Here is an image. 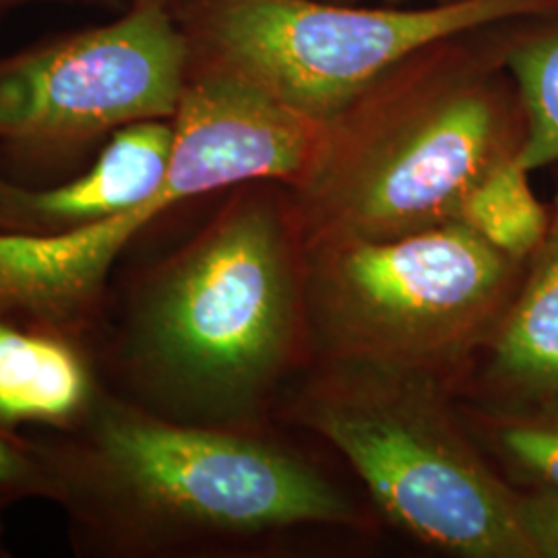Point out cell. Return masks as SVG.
I'll return each mask as SVG.
<instances>
[{
  "instance_id": "d6986e66",
  "label": "cell",
  "mask_w": 558,
  "mask_h": 558,
  "mask_svg": "<svg viewBox=\"0 0 558 558\" xmlns=\"http://www.w3.org/2000/svg\"><path fill=\"white\" fill-rule=\"evenodd\" d=\"M0 2H2V0H0Z\"/></svg>"
},
{
  "instance_id": "e0dca14e",
  "label": "cell",
  "mask_w": 558,
  "mask_h": 558,
  "mask_svg": "<svg viewBox=\"0 0 558 558\" xmlns=\"http://www.w3.org/2000/svg\"><path fill=\"white\" fill-rule=\"evenodd\" d=\"M9 557H11V553H9V546L4 544V534H0V558Z\"/></svg>"
},
{
  "instance_id": "52a82bcc",
  "label": "cell",
  "mask_w": 558,
  "mask_h": 558,
  "mask_svg": "<svg viewBox=\"0 0 558 558\" xmlns=\"http://www.w3.org/2000/svg\"><path fill=\"white\" fill-rule=\"evenodd\" d=\"M191 60L160 0H135L122 20L0 60V156L29 179L126 124L174 119Z\"/></svg>"
},
{
  "instance_id": "7a4b0ae2",
  "label": "cell",
  "mask_w": 558,
  "mask_h": 558,
  "mask_svg": "<svg viewBox=\"0 0 558 558\" xmlns=\"http://www.w3.org/2000/svg\"><path fill=\"white\" fill-rule=\"evenodd\" d=\"M77 558L228 555L354 509L263 433L182 424L104 393L69 430H32Z\"/></svg>"
},
{
  "instance_id": "5b68a950",
  "label": "cell",
  "mask_w": 558,
  "mask_h": 558,
  "mask_svg": "<svg viewBox=\"0 0 558 558\" xmlns=\"http://www.w3.org/2000/svg\"><path fill=\"white\" fill-rule=\"evenodd\" d=\"M519 260L463 221L302 251L304 327L320 356L447 379L495 338Z\"/></svg>"
},
{
  "instance_id": "ac0fdd59",
  "label": "cell",
  "mask_w": 558,
  "mask_h": 558,
  "mask_svg": "<svg viewBox=\"0 0 558 558\" xmlns=\"http://www.w3.org/2000/svg\"><path fill=\"white\" fill-rule=\"evenodd\" d=\"M160 2H166V4H168V0H160Z\"/></svg>"
},
{
  "instance_id": "ba28073f",
  "label": "cell",
  "mask_w": 558,
  "mask_h": 558,
  "mask_svg": "<svg viewBox=\"0 0 558 558\" xmlns=\"http://www.w3.org/2000/svg\"><path fill=\"white\" fill-rule=\"evenodd\" d=\"M172 124L166 179L145 205L154 220L248 182L294 184L315 160L327 122L300 114L232 73L191 64Z\"/></svg>"
},
{
  "instance_id": "6da1fadb",
  "label": "cell",
  "mask_w": 558,
  "mask_h": 558,
  "mask_svg": "<svg viewBox=\"0 0 558 558\" xmlns=\"http://www.w3.org/2000/svg\"><path fill=\"white\" fill-rule=\"evenodd\" d=\"M302 251L267 180L177 248L119 259L92 336L108 393L160 418L257 433L296 356Z\"/></svg>"
},
{
  "instance_id": "5bb4252c",
  "label": "cell",
  "mask_w": 558,
  "mask_h": 558,
  "mask_svg": "<svg viewBox=\"0 0 558 558\" xmlns=\"http://www.w3.org/2000/svg\"><path fill=\"white\" fill-rule=\"evenodd\" d=\"M490 440L519 474L558 490V399L544 401L534 414L497 420Z\"/></svg>"
},
{
  "instance_id": "3957f363",
  "label": "cell",
  "mask_w": 558,
  "mask_h": 558,
  "mask_svg": "<svg viewBox=\"0 0 558 558\" xmlns=\"http://www.w3.org/2000/svg\"><path fill=\"white\" fill-rule=\"evenodd\" d=\"M468 36L401 60L327 120L315 160L283 195L300 251L456 221L468 191L518 154L502 54Z\"/></svg>"
},
{
  "instance_id": "4fadbf2b",
  "label": "cell",
  "mask_w": 558,
  "mask_h": 558,
  "mask_svg": "<svg viewBox=\"0 0 558 558\" xmlns=\"http://www.w3.org/2000/svg\"><path fill=\"white\" fill-rule=\"evenodd\" d=\"M518 83L523 137L515 160L527 172L558 163V27L502 52Z\"/></svg>"
},
{
  "instance_id": "9a60e30c",
  "label": "cell",
  "mask_w": 558,
  "mask_h": 558,
  "mask_svg": "<svg viewBox=\"0 0 558 558\" xmlns=\"http://www.w3.org/2000/svg\"><path fill=\"white\" fill-rule=\"evenodd\" d=\"M50 478L29 435L0 426V518L25 500L50 502ZM0 534H4L0 525Z\"/></svg>"
},
{
  "instance_id": "277c9868",
  "label": "cell",
  "mask_w": 558,
  "mask_h": 558,
  "mask_svg": "<svg viewBox=\"0 0 558 558\" xmlns=\"http://www.w3.org/2000/svg\"><path fill=\"white\" fill-rule=\"evenodd\" d=\"M292 410L401 532L451 557H536L518 497L468 439L439 377L325 360Z\"/></svg>"
},
{
  "instance_id": "8992f818",
  "label": "cell",
  "mask_w": 558,
  "mask_h": 558,
  "mask_svg": "<svg viewBox=\"0 0 558 558\" xmlns=\"http://www.w3.org/2000/svg\"><path fill=\"white\" fill-rule=\"evenodd\" d=\"M557 7L558 0H439L418 9L195 0L182 29L191 64L232 73L327 122L422 48Z\"/></svg>"
},
{
  "instance_id": "2e32d148",
  "label": "cell",
  "mask_w": 558,
  "mask_h": 558,
  "mask_svg": "<svg viewBox=\"0 0 558 558\" xmlns=\"http://www.w3.org/2000/svg\"><path fill=\"white\" fill-rule=\"evenodd\" d=\"M519 519L536 557L558 558V490L542 486L519 499Z\"/></svg>"
},
{
  "instance_id": "7c38bea8",
  "label": "cell",
  "mask_w": 558,
  "mask_h": 558,
  "mask_svg": "<svg viewBox=\"0 0 558 558\" xmlns=\"http://www.w3.org/2000/svg\"><path fill=\"white\" fill-rule=\"evenodd\" d=\"M515 156L497 161L461 201L458 220L511 259L536 255L550 216L530 189Z\"/></svg>"
},
{
  "instance_id": "30bf717a",
  "label": "cell",
  "mask_w": 558,
  "mask_h": 558,
  "mask_svg": "<svg viewBox=\"0 0 558 558\" xmlns=\"http://www.w3.org/2000/svg\"><path fill=\"white\" fill-rule=\"evenodd\" d=\"M104 393L89 341L0 315V426L69 430Z\"/></svg>"
},
{
  "instance_id": "9c48e42d",
  "label": "cell",
  "mask_w": 558,
  "mask_h": 558,
  "mask_svg": "<svg viewBox=\"0 0 558 558\" xmlns=\"http://www.w3.org/2000/svg\"><path fill=\"white\" fill-rule=\"evenodd\" d=\"M172 141V119L141 120L112 133L92 166L59 184L0 174V236L52 239L143 209L163 184Z\"/></svg>"
},
{
  "instance_id": "8fae6325",
  "label": "cell",
  "mask_w": 558,
  "mask_h": 558,
  "mask_svg": "<svg viewBox=\"0 0 558 558\" xmlns=\"http://www.w3.org/2000/svg\"><path fill=\"white\" fill-rule=\"evenodd\" d=\"M488 379L534 401L558 399V199L530 278L493 338Z\"/></svg>"
}]
</instances>
